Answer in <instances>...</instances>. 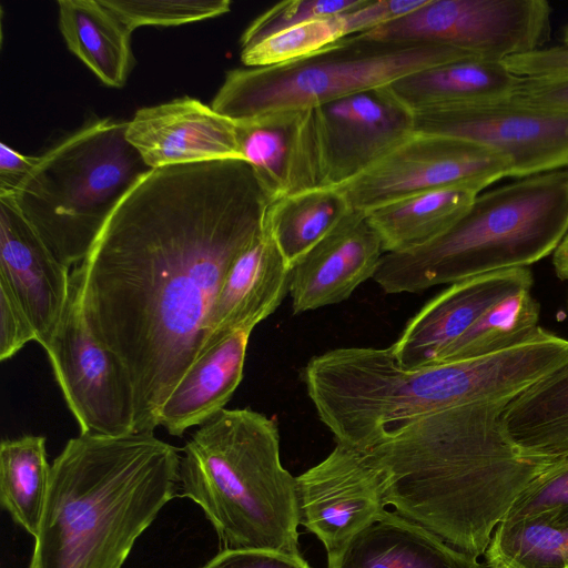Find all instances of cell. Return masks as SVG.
<instances>
[{
  "label": "cell",
  "instance_id": "35",
  "mask_svg": "<svg viewBox=\"0 0 568 568\" xmlns=\"http://www.w3.org/2000/svg\"><path fill=\"white\" fill-rule=\"evenodd\" d=\"M31 341L37 342L31 322L9 286L0 281V359L11 358Z\"/></svg>",
  "mask_w": 568,
  "mask_h": 568
},
{
  "label": "cell",
  "instance_id": "30",
  "mask_svg": "<svg viewBox=\"0 0 568 568\" xmlns=\"http://www.w3.org/2000/svg\"><path fill=\"white\" fill-rule=\"evenodd\" d=\"M539 317L540 305L531 290L518 292L487 310L433 365L481 357L524 343L540 328Z\"/></svg>",
  "mask_w": 568,
  "mask_h": 568
},
{
  "label": "cell",
  "instance_id": "17",
  "mask_svg": "<svg viewBox=\"0 0 568 568\" xmlns=\"http://www.w3.org/2000/svg\"><path fill=\"white\" fill-rule=\"evenodd\" d=\"M528 267L491 272L450 284L429 300L390 345L405 368L430 366L437 355L464 334L487 310L518 292L531 290Z\"/></svg>",
  "mask_w": 568,
  "mask_h": 568
},
{
  "label": "cell",
  "instance_id": "34",
  "mask_svg": "<svg viewBox=\"0 0 568 568\" xmlns=\"http://www.w3.org/2000/svg\"><path fill=\"white\" fill-rule=\"evenodd\" d=\"M568 509V456L554 460L518 496L503 521Z\"/></svg>",
  "mask_w": 568,
  "mask_h": 568
},
{
  "label": "cell",
  "instance_id": "32",
  "mask_svg": "<svg viewBox=\"0 0 568 568\" xmlns=\"http://www.w3.org/2000/svg\"><path fill=\"white\" fill-rule=\"evenodd\" d=\"M131 31L142 26H180L230 11V0H100Z\"/></svg>",
  "mask_w": 568,
  "mask_h": 568
},
{
  "label": "cell",
  "instance_id": "23",
  "mask_svg": "<svg viewBox=\"0 0 568 568\" xmlns=\"http://www.w3.org/2000/svg\"><path fill=\"white\" fill-rule=\"evenodd\" d=\"M521 78L503 62L462 59L408 74L387 85L413 114L434 109L510 100Z\"/></svg>",
  "mask_w": 568,
  "mask_h": 568
},
{
  "label": "cell",
  "instance_id": "13",
  "mask_svg": "<svg viewBox=\"0 0 568 568\" xmlns=\"http://www.w3.org/2000/svg\"><path fill=\"white\" fill-rule=\"evenodd\" d=\"M313 110L324 187H338L355 179L414 132V114L387 87Z\"/></svg>",
  "mask_w": 568,
  "mask_h": 568
},
{
  "label": "cell",
  "instance_id": "26",
  "mask_svg": "<svg viewBox=\"0 0 568 568\" xmlns=\"http://www.w3.org/2000/svg\"><path fill=\"white\" fill-rule=\"evenodd\" d=\"M501 422L523 454L548 460L568 456V362L511 399Z\"/></svg>",
  "mask_w": 568,
  "mask_h": 568
},
{
  "label": "cell",
  "instance_id": "19",
  "mask_svg": "<svg viewBox=\"0 0 568 568\" xmlns=\"http://www.w3.org/2000/svg\"><path fill=\"white\" fill-rule=\"evenodd\" d=\"M243 159L271 201L324 187L313 109L276 112L235 122Z\"/></svg>",
  "mask_w": 568,
  "mask_h": 568
},
{
  "label": "cell",
  "instance_id": "24",
  "mask_svg": "<svg viewBox=\"0 0 568 568\" xmlns=\"http://www.w3.org/2000/svg\"><path fill=\"white\" fill-rule=\"evenodd\" d=\"M58 8L68 49L103 84L123 87L133 64L132 31L100 0H59Z\"/></svg>",
  "mask_w": 568,
  "mask_h": 568
},
{
  "label": "cell",
  "instance_id": "1",
  "mask_svg": "<svg viewBox=\"0 0 568 568\" xmlns=\"http://www.w3.org/2000/svg\"><path fill=\"white\" fill-rule=\"evenodd\" d=\"M270 202L245 160L153 169L71 272L87 325L131 374L136 433L159 426L201 355L222 284L262 232Z\"/></svg>",
  "mask_w": 568,
  "mask_h": 568
},
{
  "label": "cell",
  "instance_id": "36",
  "mask_svg": "<svg viewBox=\"0 0 568 568\" xmlns=\"http://www.w3.org/2000/svg\"><path fill=\"white\" fill-rule=\"evenodd\" d=\"M428 0H366L345 12L348 36L366 33L397 20L425 6Z\"/></svg>",
  "mask_w": 568,
  "mask_h": 568
},
{
  "label": "cell",
  "instance_id": "16",
  "mask_svg": "<svg viewBox=\"0 0 568 568\" xmlns=\"http://www.w3.org/2000/svg\"><path fill=\"white\" fill-rule=\"evenodd\" d=\"M125 136L151 170L244 160L236 123L189 97L139 109L126 122Z\"/></svg>",
  "mask_w": 568,
  "mask_h": 568
},
{
  "label": "cell",
  "instance_id": "5",
  "mask_svg": "<svg viewBox=\"0 0 568 568\" xmlns=\"http://www.w3.org/2000/svg\"><path fill=\"white\" fill-rule=\"evenodd\" d=\"M183 453V495L226 548L301 554L296 479L282 466L274 419L223 408L199 426Z\"/></svg>",
  "mask_w": 568,
  "mask_h": 568
},
{
  "label": "cell",
  "instance_id": "11",
  "mask_svg": "<svg viewBox=\"0 0 568 568\" xmlns=\"http://www.w3.org/2000/svg\"><path fill=\"white\" fill-rule=\"evenodd\" d=\"M43 348L81 434L116 437L136 433L131 374L92 334L71 287L62 318Z\"/></svg>",
  "mask_w": 568,
  "mask_h": 568
},
{
  "label": "cell",
  "instance_id": "31",
  "mask_svg": "<svg viewBox=\"0 0 568 568\" xmlns=\"http://www.w3.org/2000/svg\"><path fill=\"white\" fill-rule=\"evenodd\" d=\"M345 37H348V30L344 12L278 31L241 48L240 58L246 68L277 65L312 55Z\"/></svg>",
  "mask_w": 568,
  "mask_h": 568
},
{
  "label": "cell",
  "instance_id": "33",
  "mask_svg": "<svg viewBox=\"0 0 568 568\" xmlns=\"http://www.w3.org/2000/svg\"><path fill=\"white\" fill-rule=\"evenodd\" d=\"M366 0H290L280 2L255 18L241 36V48L304 21L331 17L363 6Z\"/></svg>",
  "mask_w": 568,
  "mask_h": 568
},
{
  "label": "cell",
  "instance_id": "10",
  "mask_svg": "<svg viewBox=\"0 0 568 568\" xmlns=\"http://www.w3.org/2000/svg\"><path fill=\"white\" fill-rule=\"evenodd\" d=\"M509 160L489 146L460 138L414 131L375 164L334 187L349 207L366 214L416 193L462 187L478 194L510 176Z\"/></svg>",
  "mask_w": 568,
  "mask_h": 568
},
{
  "label": "cell",
  "instance_id": "4",
  "mask_svg": "<svg viewBox=\"0 0 568 568\" xmlns=\"http://www.w3.org/2000/svg\"><path fill=\"white\" fill-rule=\"evenodd\" d=\"M181 456L153 433L80 434L50 481L29 568H122L180 483Z\"/></svg>",
  "mask_w": 568,
  "mask_h": 568
},
{
  "label": "cell",
  "instance_id": "39",
  "mask_svg": "<svg viewBox=\"0 0 568 568\" xmlns=\"http://www.w3.org/2000/svg\"><path fill=\"white\" fill-rule=\"evenodd\" d=\"M513 100L539 108L568 111V77L521 79Z\"/></svg>",
  "mask_w": 568,
  "mask_h": 568
},
{
  "label": "cell",
  "instance_id": "3",
  "mask_svg": "<svg viewBox=\"0 0 568 568\" xmlns=\"http://www.w3.org/2000/svg\"><path fill=\"white\" fill-rule=\"evenodd\" d=\"M568 362V339L542 327L495 354L418 368L390 346L341 347L313 356L303 379L337 444L364 449L387 425L447 408L510 402Z\"/></svg>",
  "mask_w": 568,
  "mask_h": 568
},
{
  "label": "cell",
  "instance_id": "38",
  "mask_svg": "<svg viewBox=\"0 0 568 568\" xmlns=\"http://www.w3.org/2000/svg\"><path fill=\"white\" fill-rule=\"evenodd\" d=\"M506 68L521 79H551L568 77V45L542 48L508 58Z\"/></svg>",
  "mask_w": 568,
  "mask_h": 568
},
{
  "label": "cell",
  "instance_id": "42",
  "mask_svg": "<svg viewBox=\"0 0 568 568\" xmlns=\"http://www.w3.org/2000/svg\"><path fill=\"white\" fill-rule=\"evenodd\" d=\"M564 44L568 45V24L566 26L564 31Z\"/></svg>",
  "mask_w": 568,
  "mask_h": 568
},
{
  "label": "cell",
  "instance_id": "29",
  "mask_svg": "<svg viewBox=\"0 0 568 568\" xmlns=\"http://www.w3.org/2000/svg\"><path fill=\"white\" fill-rule=\"evenodd\" d=\"M50 469L43 436L26 435L1 442V505L33 537L42 519Z\"/></svg>",
  "mask_w": 568,
  "mask_h": 568
},
{
  "label": "cell",
  "instance_id": "7",
  "mask_svg": "<svg viewBox=\"0 0 568 568\" xmlns=\"http://www.w3.org/2000/svg\"><path fill=\"white\" fill-rule=\"evenodd\" d=\"M125 131L126 122L112 119L82 126L40 155L10 193L68 267L88 256L119 203L151 171Z\"/></svg>",
  "mask_w": 568,
  "mask_h": 568
},
{
  "label": "cell",
  "instance_id": "8",
  "mask_svg": "<svg viewBox=\"0 0 568 568\" xmlns=\"http://www.w3.org/2000/svg\"><path fill=\"white\" fill-rule=\"evenodd\" d=\"M477 59L436 43H396L345 37L292 62L226 72L211 108L243 122L276 112L313 109L359 92L384 88L417 71Z\"/></svg>",
  "mask_w": 568,
  "mask_h": 568
},
{
  "label": "cell",
  "instance_id": "14",
  "mask_svg": "<svg viewBox=\"0 0 568 568\" xmlns=\"http://www.w3.org/2000/svg\"><path fill=\"white\" fill-rule=\"evenodd\" d=\"M295 479L298 523L322 541L327 554L385 510L366 450L336 443L326 458Z\"/></svg>",
  "mask_w": 568,
  "mask_h": 568
},
{
  "label": "cell",
  "instance_id": "15",
  "mask_svg": "<svg viewBox=\"0 0 568 568\" xmlns=\"http://www.w3.org/2000/svg\"><path fill=\"white\" fill-rule=\"evenodd\" d=\"M0 281L31 322L44 347L70 297V267L61 263L22 215L10 193H0Z\"/></svg>",
  "mask_w": 568,
  "mask_h": 568
},
{
  "label": "cell",
  "instance_id": "37",
  "mask_svg": "<svg viewBox=\"0 0 568 568\" xmlns=\"http://www.w3.org/2000/svg\"><path fill=\"white\" fill-rule=\"evenodd\" d=\"M201 568H312L301 554L225 548Z\"/></svg>",
  "mask_w": 568,
  "mask_h": 568
},
{
  "label": "cell",
  "instance_id": "40",
  "mask_svg": "<svg viewBox=\"0 0 568 568\" xmlns=\"http://www.w3.org/2000/svg\"><path fill=\"white\" fill-rule=\"evenodd\" d=\"M39 156L21 154L0 143V193H12L36 166Z\"/></svg>",
  "mask_w": 568,
  "mask_h": 568
},
{
  "label": "cell",
  "instance_id": "2",
  "mask_svg": "<svg viewBox=\"0 0 568 568\" xmlns=\"http://www.w3.org/2000/svg\"><path fill=\"white\" fill-rule=\"evenodd\" d=\"M481 402L387 425L365 449L388 510L474 557L521 491L554 460L523 454L501 415ZM556 460V459H555Z\"/></svg>",
  "mask_w": 568,
  "mask_h": 568
},
{
  "label": "cell",
  "instance_id": "12",
  "mask_svg": "<svg viewBox=\"0 0 568 568\" xmlns=\"http://www.w3.org/2000/svg\"><path fill=\"white\" fill-rule=\"evenodd\" d=\"M414 131L455 136L505 155L518 179L568 166V111L510 100L414 113Z\"/></svg>",
  "mask_w": 568,
  "mask_h": 568
},
{
  "label": "cell",
  "instance_id": "9",
  "mask_svg": "<svg viewBox=\"0 0 568 568\" xmlns=\"http://www.w3.org/2000/svg\"><path fill=\"white\" fill-rule=\"evenodd\" d=\"M551 32L545 0H428L419 9L362 37L396 43H436L494 62L542 49Z\"/></svg>",
  "mask_w": 568,
  "mask_h": 568
},
{
  "label": "cell",
  "instance_id": "27",
  "mask_svg": "<svg viewBox=\"0 0 568 568\" xmlns=\"http://www.w3.org/2000/svg\"><path fill=\"white\" fill-rule=\"evenodd\" d=\"M352 209L334 187H317L271 201L264 229L292 268Z\"/></svg>",
  "mask_w": 568,
  "mask_h": 568
},
{
  "label": "cell",
  "instance_id": "41",
  "mask_svg": "<svg viewBox=\"0 0 568 568\" xmlns=\"http://www.w3.org/2000/svg\"><path fill=\"white\" fill-rule=\"evenodd\" d=\"M552 264L556 275L564 281H568V234L554 252Z\"/></svg>",
  "mask_w": 568,
  "mask_h": 568
},
{
  "label": "cell",
  "instance_id": "21",
  "mask_svg": "<svg viewBox=\"0 0 568 568\" xmlns=\"http://www.w3.org/2000/svg\"><path fill=\"white\" fill-rule=\"evenodd\" d=\"M327 568H487L438 536L384 510L336 551Z\"/></svg>",
  "mask_w": 568,
  "mask_h": 568
},
{
  "label": "cell",
  "instance_id": "25",
  "mask_svg": "<svg viewBox=\"0 0 568 568\" xmlns=\"http://www.w3.org/2000/svg\"><path fill=\"white\" fill-rule=\"evenodd\" d=\"M477 195L462 187L430 190L383 204L365 216L378 234L385 254L405 253L444 235Z\"/></svg>",
  "mask_w": 568,
  "mask_h": 568
},
{
  "label": "cell",
  "instance_id": "28",
  "mask_svg": "<svg viewBox=\"0 0 568 568\" xmlns=\"http://www.w3.org/2000/svg\"><path fill=\"white\" fill-rule=\"evenodd\" d=\"M484 555L487 568H568V509L501 521Z\"/></svg>",
  "mask_w": 568,
  "mask_h": 568
},
{
  "label": "cell",
  "instance_id": "6",
  "mask_svg": "<svg viewBox=\"0 0 568 568\" xmlns=\"http://www.w3.org/2000/svg\"><path fill=\"white\" fill-rule=\"evenodd\" d=\"M568 234V170L531 175L478 194L434 242L386 253L373 280L387 294L420 293L483 274L528 267Z\"/></svg>",
  "mask_w": 568,
  "mask_h": 568
},
{
  "label": "cell",
  "instance_id": "22",
  "mask_svg": "<svg viewBox=\"0 0 568 568\" xmlns=\"http://www.w3.org/2000/svg\"><path fill=\"white\" fill-rule=\"evenodd\" d=\"M251 329H239L203 353L171 392L158 416V425L182 436L225 408L243 378Z\"/></svg>",
  "mask_w": 568,
  "mask_h": 568
},
{
  "label": "cell",
  "instance_id": "18",
  "mask_svg": "<svg viewBox=\"0 0 568 568\" xmlns=\"http://www.w3.org/2000/svg\"><path fill=\"white\" fill-rule=\"evenodd\" d=\"M384 254L382 241L365 214L351 210L291 268L293 313L347 300L374 277Z\"/></svg>",
  "mask_w": 568,
  "mask_h": 568
},
{
  "label": "cell",
  "instance_id": "20",
  "mask_svg": "<svg viewBox=\"0 0 568 568\" xmlns=\"http://www.w3.org/2000/svg\"><path fill=\"white\" fill-rule=\"evenodd\" d=\"M290 277L291 267L263 226L222 284L201 355L226 335L239 329L253 331L273 314L290 293Z\"/></svg>",
  "mask_w": 568,
  "mask_h": 568
}]
</instances>
